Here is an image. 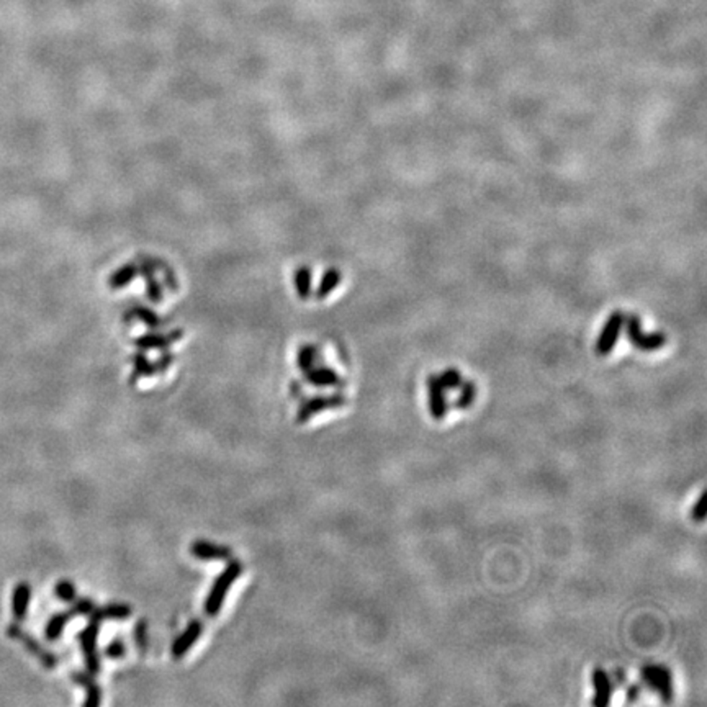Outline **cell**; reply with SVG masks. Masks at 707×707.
<instances>
[{"label": "cell", "instance_id": "17", "mask_svg": "<svg viewBox=\"0 0 707 707\" xmlns=\"http://www.w3.org/2000/svg\"><path fill=\"white\" fill-rule=\"evenodd\" d=\"M475 400H476V385L471 382V380H467V382L460 385V393L454 401V408L459 411L470 409L471 406H473Z\"/></svg>", "mask_w": 707, "mask_h": 707}, {"label": "cell", "instance_id": "16", "mask_svg": "<svg viewBox=\"0 0 707 707\" xmlns=\"http://www.w3.org/2000/svg\"><path fill=\"white\" fill-rule=\"evenodd\" d=\"M307 380L312 385H314V387H340V385H343V378H340L333 369L328 367L312 370V372L308 374Z\"/></svg>", "mask_w": 707, "mask_h": 707}, {"label": "cell", "instance_id": "18", "mask_svg": "<svg viewBox=\"0 0 707 707\" xmlns=\"http://www.w3.org/2000/svg\"><path fill=\"white\" fill-rule=\"evenodd\" d=\"M438 378H439L440 385H442V387L445 388V392H449V390H457V388H460V385L464 383L462 374H460L457 369L444 370L442 374L438 375Z\"/></svg>", "mask_w": 707, "mask_h": 707}, {"label": "cell", "instance_id": "13", "mask_svg": "<svg viewBox=\"0 0 707 707\" xmlns=\"http://www.w3.org/2000/svg\"><path fill=\"white\" fill-rule=\"evenodd\" d=\"M71 676L74 683H77L85 689V694H87V698L84 701L85 707H97L102 703V689H100V686L97 683H95L92 676L82 673V671H76V673H72Z\"/></svg>", "mask_w": 707, "mask_h": 707}, {"label": "cell", "instance_id": "8", "mask_svg": "<svg viewBox=\"0 0 707 707\" xmlns=\"http://www.w3.org/2000/svg\"><path fill=\"white\" fill-rule=\"evenodd\" d=\"M426 387H428V408L431 418L434 421H444L449 414V401L438 375H429Z\"/></svg>", "mask_w": 707, "mask_h": 707}, {"label": "cell", "instance_id": "11", "mask_svg": "<svg viewBox=\"0 0 707 707\" xmlns=\"http://www.w3.org/2000/svg\"><path fill=\"white\" fill-rule=\"evenodd\" d=\"M202 632H203L202 620L193 619L192 623H190L187 628H185V630L177 637V639H175V642L172 644L174 660L184 658L185 654H187V651L195 645V642L200 639Z\"/></svg>", "mask_w": 707, "mask_h": 707}, {"label": "cell", "instance_id": "24", "mask_svg": "<svg viewBox=\"0 0 707 707\" xmlns=\"http://www.w3.org/2000/svg\"><path fill=\"white\" fill-rule=\"evenodd\" d=\"M642 698V686L640 684H629L625 688V701L628 703H637Z\"/></svg>", "mask_w": 707, "mask_h": 707}, {"label": "cell", "instance_id": "3", "mask_svg": "<svg viewBox=\"0 0 707 707\" xmlns=\"http://www.w3.org/2000/svg\"><path fill=\"white\" fill-rule=\"evenodd\" d=\"M94 609H95L94 601H90V599H79V601H76V603H74V606H72L71 609L64 611V613H59L56 616H53V618L48 620L46 630H44V634H46V639L51 640V642L59 639L69 620H72L74 618H77V616H89L90 613H92Z\"/></svg>", "mask_w": 707, "mask_h": 707}, {"label": "cell", "instance_id": "12", "mask_svg": "<svg viewBox=\"0 0 707 707\" xmlns=\"http://www.w3.org/2000/svg\"><path fill=\"white\" fill-rule=\"evenodd\" d=\"M190 554L198 560H228L231 556V549L208 540H197L190 545Z\"/></svg>", "mask_w": 707, "mask_h": 707}, {"label": "cell", "instance_id": "9", "mask_svg": "<svg viewBox=\"0 0 707 707\" xmlns=\"http://www.w3.org/2000/svg\"><path fill=\"white\" fill-rule=\"evenodd\" d=\"M7 635L12 637V639L18 640L25 649H27L30 654L37 656V658L44 665V668L53 670L54 666L58 665V658L54 656L51 651H48L44 647L33 639L30 634H25V632L18 628V625H8L7 628Z\"/></svg>", "mask_w": 707, "mask_h": 707}, {"label": "cell", "instance_id": "15", "mask_svg": "<svg viewBox=\"0 0 707 707\" xmlns=\"http://www.w3.org/2000/svg\"><path fill=\"white\" fill-rule=\"evenodd\" d=\"M30 599H32V588H30V585L28 583L17 585V588L13 590L12 596V613L15 616V619L23 620L27 618Z\"/></svg>", "mask_w": 707, "mask_h": 707}, {"label": "cell", "instance_id": "20", "mask_svg": "<svg viewBox=\"0 0 707 707\" xmlns=\"http://www.w3.org/2000/svg\"><path fill=\"white\" fill-rule=\"evenodd\" d=\"M134 642H136L138 650L144 654L148 649V623L144 619L139 620L134 628Z\"/></svg>", "mask_w": 707, "mask_h": 707}, {"label": "cell", "instance_id": "6", "mask_svg": "<svg viewBox=\"0 0 707 707\" xmlns=\"http://www.w3.org/2000/svg\"><path fill=\"white\" fill-rule=\"evenodd\" d=\"M623 328H624V313L623 312L611 313L608 321H606V324L603 326V329H601L598 340H596V352H598V355L606 357V355L613 352L616 344H618Z\"/></svg>", "mask_w": 707, "mask_h": 707}, {"label": "cell", "instance_id": "10", "mask_svg": "<svg viewBox=\"0 0 707 707\" xmlns=\"http://www.w3.org/2000/svg\"><path fill=\"white\" fill-rule=\"evenodd\" d=\"M591 683H593L594 688V698L591 701V704L594 707H608L611 699H613V681H611V676L604 668H594L593 675H591Z\"/></svg>", "mask_w": 707, "mask_h": 707}, {"label": "cell", "instance_id": "19", "mask_svg": "<svg viewBox=\"0 0 707 707\" xmlns=\"http://www.w3.org/2000/svg\"><path fill=\"white\" fill-rule=\"evenodd\" d=\"M54 591H56L58 598L61 601H66V603H71V601L76 599V586L68 580L59 581Z\"/></svg>", "mask_w": 707, "mask_h": 707}, {"label": "cell", "instance_id": "5", "mask_svg": "<svg viewBox=\"0 0 707 707\" xmlns=\"http://www.w3.org/2000/svg\"><path fill=\"white\" fill-rule=\"evenodd\" d=\"M98 629H100V620L90 618V623L87 624L82 632L79 634V642H80V649H82L85 666H87L89 673H98L100 670V660L97 654V637H98Z\"/></svg>", "mask_w": 707, "mask_h": 707}, {"label": "cell", "instance_id": "2", "mask_svg": "<svg viewBox=\"0 0 707 707\" xmlns=\"http://www.w3.org/2000/svg\"><path fill=\"white\" fill-rule=\"evenodd\" d=\"M640 680L647 688L660 696L663 703L673 701V676L668 666L665 665H645L640 670Z\"/></svg>", "mask_w": 707, "mask_h": 707}, {"label": "cell", "instance_id": "4", "mask_svg": "<svg viewBox=\"0 0 707 707\" xmlns=\"http://www.w3.org/2000/svg\"><path fill=\"white\" fill-rule=\"evenodd\" d=\"M625 326H628V338L632 343V345H635L637 349L645 350V352H651V350H658L666 344L665 334L661 333H651L645 334L642 331L640 321L635 314H630L628 321H625Z\"/></svg>", "mask_w": 707, "mask_h": 707}, {"label": "cell", "instance_id": "23", "mask_svg": "<svg viewBox=\"0 0 707 707\" xmlns=\"http://www.w3.org/2000/svg\"><path fill=\"white\" fill-rule=\"evenodd\" d=\"M313 362H314V349H305L298 359L300 369H303V370L312 369Z\"/></svg>", "mask_w": 707, "mask_h": 707}, {"label": "cell", "instance_id": "22", "mask_svg": "<svg viewBox=\"0 0 707 707\" xmlns=\"http://www.w3.org/2000/svg\"><path fill=\"white\" fill-rule=\"evenodd\" d=\"M105 654H107L108 658L120 660V658H123L125 655H127V647H125L122 639H115L112 644H108Z\"/></svg>", "mask_w": 707, "mask_h": 707}, {"label": "cell", "instance_id": "21", "mask_svg": "<svg viewBox=\"0 0 707 707\" xmlns=\"http://www.w3.org/2000/svg\"><path fill=\"white\" fill-rule=\"evenodd\" d=\"M689 518L694 521V523H704L706 519V491L699 495V498L696 503L691 506V513Z\"/></svg>", "mask_w": 707, "mask_h": 707}, {"label": "cell", "instance_id": "1", "mask_svg": "<svg viewBox=\"0 0 707 707\" xmlns=\"http://www.w3.org/2000/svg\"><path fill=\"white\" fill-rule=\"evenodd\" d=\"M241 571H243L241 561L233 560L229 561L227 568L218 575V578L215 580L212 590H210V593L207 596V601H205V614L210 616V618H215V616L219 613L224 599H227L229 588H231V585L239 578Z\"/></svg>", "mask_w": 707, "mask_h": 707}, {"label": "cell", "instance_id": "7", "mask_svg": "<svg viewBox=\"0 0 707 707\" xmlns=\"http://www.w3.org/2000/svg\"><path fill=\"white\" fill-rule=\"evenodd\" d=\"M344 405H345V396L344 395L316 396V398L305 401V403L302 406H300L298 413H297V423L298 424L308 423V421L312 419L313 416L323 413V411L343 408Z\"/></svg>", "mask_w": 707, "mask_h": 707}, {"label": "cell", "instance_id": "14", "mask_svg": "<svg viewBox=\"0 0 707 707\" xmlns=\"http://www.w3.org/2000/svg\"><path fill=\"white\" fill-rule=\"evenodd\" d=\"M132 613H133V609L129 608L128 604L113 603V604L103 606V608L94 609L92 613H90L89 616L92 619H97V620H100V623H102V620H123V619H128L129 616H132Z\"/></svg>", "mask_w": 707, "mask_h": 707}, {"label": "cell", "instance_id": "25", "mask_svg": "<svg viewBox=\"0 0 707 707\" xmlns=\"http://www.w3.org/2000/svg\"><path fill=\"white\" fill-rule=\"evenodd\" d=\"M611 681H613L614 688H623V686L625 684V681H628V680H625V675H624L623 670H616L614 673H613V676H611Z\"/></svg>", "mask_w": 707, "mask_h": 707}]
</instances>
